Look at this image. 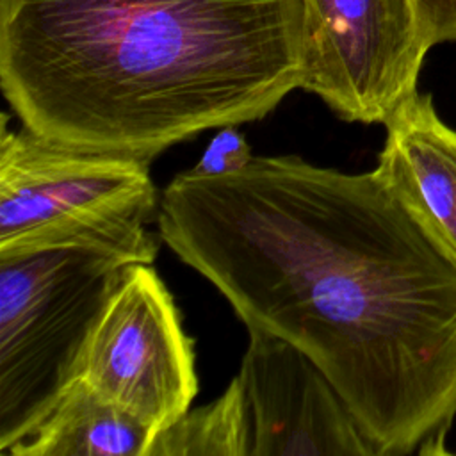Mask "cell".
<instances>
[{"label": "cell", "instance_id": "6da1fadb", "mask_svg": "<svg viewBox=\"0 0 456 456\" xmlns=\"http://www.w3.org/2000/svg\"><path fill=\"white\" fill-rule=\"evenodd\" d=\"M159 235L248 330L330 378L374 456L444 452L456 419V260L374 169L253 157L176 175Z\"/></svg>", "mask_w": 456, "mask_h": 456}, {"label": "cell", "instance_id": "7a4b0ae2", "mask_svg": "<svg viewBox=\"0 0 456 456\" xmlns=\"http://www.w3.org/2000/svg\"><path fill=\"white\" fill-rule=\"evenodd\" d=\"M301 78V0H0L4 98L73 150L150 160Z\"/></svg>", "mask_w": 456, "mask_h": 456}, {"label": "cell", "instance_id": "3957f363", "mask_svg": "<svg viewBox=\"0 0 456 456\" xmlns=\"http://www.w3.org/2000/svg\"><path fill=\"white\" fill-rule=\"evenodd\" d=\"M150 160L73 150L28 128L0 126V258L62 246L153 264L160 196Z\"/></svg>", "mask_w": 456, "mask_h": 456}, {"label": "cell", "instance_id": "277c9868", "mask_svg": "<svg viewBox=\"0 0 456 456\" xmlns=\"http://www.w3.org/2000/svg\"><path fill=\"white\" fill-rule=\"evenodd\" d=\"M126 265L89 246L0 258V452L27 438L80 376Z\"/></svg>", "mask_w": 456, "mask_h": 456}, {"label": "cell", "instance_id": "5b68a950", "mask_svg": "<svg viewBox=\"0 0 456 456\" xmlns=\"http://www.w3.org/2000/svg\"><path fill=\"white\" fill-rule=\"evenodd\" d=\"M301 89L338 118L387 123L415 94L433 46L413 0H301Z\"/></svg>", "mask_w": 456, "mask_h": 456}, {"label": "cell", "instance_id": "8992f818", "mask_svg": "<svg viewBox=\"0 0 456 456\" xmlns=\"http://www.w3.org/2000/svg\"><path fill=\"white\" fill-rule=\"evenodd\" d=\"M80 378L155 436L198 392L192 338L151 264H130L89 338Z\"/></svg>", "mask_w": 456, "mask_h": 456}, {"label": "cell", "instance_id": "52a82bcc", "mask_svg": "<svg viewBox=\"0 0 456 456\" xmlns=\"http://www.w3.org/2000/svg\"><path fill=\"white\" fill-rule=\"evenodd\" d=\"M235 376L249 420V456H374L342 395L294 344L248 330Z\"/></svg>", "mask_w": 456, "mask_h": 456}, {"label": "cell", "instance_id": "ba28073f", "mask_svg": "<svg viewBox=\"0 0 456 456\" xmlns=\"http://www.w3.org/2000/svg\"><path fill=\"white\" fill-rule=\"evenodd\" d=\"M385 128L376 171L456 260V130L419 91Z\"/></svg>", "mask_w": 456, "mask_h": 456}, {"label": "cell", "instance_id": "9c48e42d", "mask_svg": "<svg viewBox=\"0 0 456 456\" xmlns=\"http://www.w3.org/2000/svg\"><path fill=\"white\" fill-rule=\"evenodd\" d=\"M155 433L80 376L12 456H146Z\"/></svg>", "mask_w": 456, "mask_h": 456}, {"label": "cell", "instance_id": "30bf717a", "mask_svg": "<svg viewBox=\"0 0 456 456\" xmlns=\"http://www.w3.org/2000/svg\"><path fill=\"white\" fill-rule=\"evenodd\" d=\"M146 456H249V420L237 378L214 401L160 431Z\"/></svg>", "mask_w": 456, "mask_h": 456}, {"label": "cell", "instance_id": "8fae6325", "mask_svg": "<svg viewBox=\"0 0 456 456\" xmlns=\"http://www.w3.org/2000/svg\"><path fill=\"white\" fill-rule=\"evenodd\" d=\"M251 160V148L244 134L237 130V125H224L219 126L201 159L189 171L200 176H224L242 169Z\"/></svg>", "mask_w": 456, "mask_h": 456}, {"label": "cell", "instance_id": "7c38bea8", "mask_svg": "<svg viewBox=\"0 0 456 456\" xmlns=\"http://www.w3.org/2000/svg\"><path fill=\"white\" fill-rule=\"evenodd\" d=\"M429 43L456 41V0H413Z\"/></svg>", "mask_w": 456, "mask_h": 456}]
</instances>
